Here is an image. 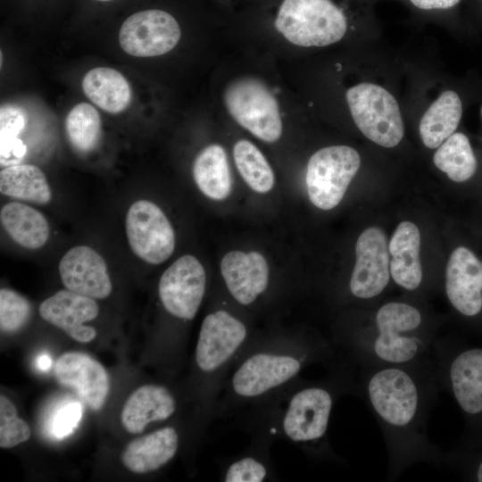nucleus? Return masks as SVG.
Instances as JSON below:
<instances>
[{
    "label": "nucleus",
    "instance_id": "obj_29",
    "mask_svg": "<svg viewBox=\"0 0 482 482\" xmlns=\"http://www.w3.org/2000/svg\"><path fill=\"white\" fill-rule=\"evenodd\" d=\"M254 447L226 464L221 472L225 482H262L270 479L272 470L268 456L270 436L261 433Z\"/></svg>",
    "mask_w": 482,
    "mask_h": 482
},
{
    "label": "nucleus",
    "instance_id": "obj_37",
    "mask_svg": "<svg viewBox=\"0 0 482 482\" xmlns=\"http://www.w3.org/2000/svg\"><path fill=\"white\" fill-rule=\"evenodd\" d=\"M421 10H444L456 5L461 0H409Z\"/></svg>",
    "mask_w": 482,
    "mask_h": 482
},
{
    "label": "nucleus",
    "instance_id": "obj_33",
    "mask_svg": "<svg viewBox=\"0 0 482 482\" xmlns=\"http://www.w3.org/2000/svg\"><path fill=\"white\" fill-rule=\"evenodd\" d=\"M31 315L27 298L10 288L0 290V328L4 333H15L22 328Z\"/></svg>",
    "mask_w": 482,
    "mask_h": 482
},
{
    "label": "nucleus",
    "instance_id": "obj_30",
    "mask_svg": "<svg viewBox=\"0 0 482 482\" xmlns=\"http://www.w3.org/2000/svg\"><path fill=\"white\" fill-rule=\"evenodd\" d=\"M236 166L245 183L257 193H267L274 185V173L262 152L250 141L238 140L233 148Z\"/></svg>",
    "mask_w": 482,
    "mask_h": 482
},
{
    "label": "nucleus",
    "instance_id": "obj_17",
    "mask_svg": "<svg viewBox=\"0 0 482 482\" xmlns=\"http://www.w3.org/2000/svg\"><path fill=\"white\" fill-rule=\"evenodd\" d=\"M59 273L64 287L75 293L104 299L112 292L106 262L89 246L77 245L67 251L59 262Z\"/></svg>",
    "mask_w": 482,
    "mask_h": 482
},
{
    "label": "nucleus",
    "instance_id": "obj_16",
    "mask_svg": "<svg viewBox=\"0 0 482 482\" xmlns=\"http://www.w3.org/2000/svg\"><path fill=\"white\" fill-rule=\"evenodd\" d=\"M54 374L58 383L71 388L91 410L99 411L104 405L110 379L103 365L81 352H67L55 361Z\"/></svg>",
    "mask_w": 482,
    "mask_h": 482
},
{
    "label": "nucleus",
    "instance_id": "obj_31",
    "mask_svg": "<svg viewBox=\"0 0 482 482\" xmlns=\"http://www.w3.org/2000/svg\"><path fill=\"white\" fill-rule=\"evenodd\" d=\"M65 129L76 151L89 153L96 147L101 137L102 121L99 112L93 105L79 103L69 112Z\"/></svg>",
    "mask_w": 482,
    "mask_h": 482
},
{
    "label": "nucleus",
    "instance_id": "obj_38",
    "mask_svg": "<svg viewBox=\"0 0 482 482\" xmlns=\"http://www.w3.org/2000/svg\"><path fill=\"white\" fill-rule=\"evenodd\" d=\"M51 364V361L48 356H42L38 360V366L41 370H47Z\"/></svg>",
    "mask_w": 482,
    "mask_h": 482
},
{
    "label": "nucleus",
    "instance_id": "obj_26",
    "mask_svg": "<svg viewBox=\"0 0 482 482\" xmlns=\"http://www.w3.org/2000/svg\"><path fill=\"white\" fill-rule=\"evenodd\" d=\"M193 177L197 187L212 200H223L231 192L232 179L224 148L212 144L204 148L193 165Z\"/></svg>",
    "mask_w": 482,
    "mask_h": 482
},
{
    "label": "nucleus",
    "instance_id": "obj_24",
    "mask_svg": "<svg viewBox=\"0 0 482 482\" xmlns=\"http://www.w3.org/2000/svg\"><path fill=\"white\" fill-rule=\"evenodd\" d=\"M1 224L9 237L27 249L42 247L49 237V225L45 216L29 205L12 202L0 212Z\"/></svg>",
    "mask_w": 482,
    "mask_h": 482
},
{
    "label": "nucleus",
    "instance_id": "obj_6",
    "mask_svg": "<svg viewBox=\"0 0 482 482\" xmlns=\"http://www.w3.org/2000/svg\"><path fill=\"white\" fill-rule=\"evenodd\" d=\"M253 337L248 325L226 309H217L203 320L194 357L209 408L217 396L219 401L230 368Z\"/></svg>",
    "mask_w": 482,
    "mask_h": 482
},
{
    "label": "nucleus",
    "instance_id": "obj_39",
    "mask_svg": "<svg viewBox=\"0 0 482 482\" xmlns=\"http://www.w3.org/2000/svg\"><path fill=\"white\" fill-rule=\"evenodd\" d=\"M99 1H111V0H99Z\"/></svg>",
    "mask_w": 482,
    "mask_h": 482
},
{
    "label": "nucleus",
    "instance_id": "obj_12",
    "mask_svg": "<svg viewBox=\"0 0 482 482\" xmlns=\"http://www.w3.org/2000/svg\"><path fill=\"white\" fill-rule=\"evenodd\" d=\"M446 297L470 330L479 338L482 328V262L468 248L460 246L451 254L445 270Z\"/></svg>",
    "mask_w": 482,
    "mask_h": 482
},
{
    "label": "nucleus",
    "instance_id": "obj_34",
    "mask_svg": "<svg viewBox=\"0 0 482 482\" xmlns=\"http://www.w3.org/2000/svg\"><path fill=\"white\" fill-rule=\"evenodd\" d=\"M31 430L28 423L18 416L13 403L0 395V446L12 448L29 439Z\"/></svg>",
    "mask_w": 482,
    "mask_h": 482
},
{
    "label": "nucleus",
    "instance_id": "obj_5",
    "mask_svg": "<svg viewBox=\"0 0 482 482\" xmlns=\"http://www.w3.org/2000/svg\"><path fill=\"white\" fill-rule=\"evenodd\" d=\"M433 359L442 390L463 416L462 435L482 436V340L438 337Z\"/></svg>",
    "mask_w": 482,
    "mask_h": 482
},
{
    "label": "nucleus",
    "instance_id": "obj_13",
    "mask_svg": "<svg viewBox=\"0 0 482 482\" xmlns=\"http://www.w3.org/2000/svg\"><path fill=\"white\" fill-rule=\"evenodd\" d=\"M206 288L205 270L193 255L175 261L161 276L158 295L164 310L181 320H193L203 302Z\"/></svg>",
    "mask_w": 482,
    "mask_h": 482
},
{
    "label": "nucleus",
    "instance_id": "obj_35",
    "mask_svg": "<svg viewBox=\"0 0 482 482\" xmlns=\"http://www.w3.org/2000/svg\"><path fill=\"white\" fill-rule=\"evenodd\" d=\"M82 417V405L79 402H70L59 407L50 421V431L57 438L69 436L77 427Z\"/></svg>",
    "mask_w": 482,
    "mask_h": 482
},
{
    "label": "nucleus",
    "instance_id": "obj_20",
    "mask_svg": "<svg viewBox=\"0 0 482 482\" xmlns=\"http://www.w3.org/2000/svg\"><path fill=\"white\" fill-rule=\"evenodd\" d=\"M177 411V400L162 385H144L127 399L120 414L121 424L131 434L142 433L151 422L164 421Z\"/></svg>",
    "mask_w": 482,
    "mask_h": 482
},
{
    "label": "nucleus",
    "instance_id": "obj_10",
    "mask_svg": "<svg viewBox=\"0 0 482 482\" xmlns=\"http://www.w3.org/2000/svg\"><path fill=\"white\" fill-rule=\"evenodd\" d=\"M361 164L358 152L347 145L321 148L309 159L306 187L310 201L321 210L336 207L357 173Z\"/></svg>",
    "mask_w": 482,
    "mask_h": 482
},
{
    "label": "nucleus",
    "instance_id": "obj_1",
    "mask_svg": "<svg viewBox=\"0 0 482 482\" xmlns=\"http://www.w3.org/2000/svg\"><path fill=\"white\" fill-rule=\"evenodd\" d=\"M353 372V393L365 402L383 433L388 480L417 463L443 465L444 453L428 435V417L442 390L434 359Z\"/></svg>",
    "mask_w": 482,
    "mask_h": 482
},
{
    "label": "nucleus",
    "instance_id": "obj_14",
    "mask_svg": "<svg viewBox=\"0 0 482 482\" xmlns=\"http://www.w3.org/2000/svg\"><path fill=\"white\" fill-rule=\"evenodd\" d=\"M180 37L176 19L165 11L153 9L126 19L119 32V43L132 56L152 57L171 51Z\"/></svg>",
    "mask_w": 482,
    "mask_h": 482
},
{
    "label": "nucleus",
    "instance_id": "obj_2",
    "mask_svg": "<svg viewBox=\"0 0 482 482\" xmlns=\"http://www.w3.org/2000/svg\"><path fill=\"white\" fill-rule=\"evenodd\" d=\"M334 356L331 340L318 336L253 337L223 382L218 410L259 407L300 379L308 366L330 363Z\"/></svg>",
    "mask_w": 482,
    "mask_h": 482
},
{
    "label": "nucleus",
    "instance_id": "obj_28",
    "mask_svg": "<svg viewBox=\"0 0 482 482\" xmlns=\"http://www.w3.org/2000/svg\"><path fill=\"white\" fill-rule=\"evenodd\" d=\"M435 165L455 182L470 179L477 170V160L469 138L462 133H453L436 151Z\"/></svg>",
    "mask_w": 482,
    "mask_h": 482
},
{
    "label": "nucleus",
    "instance_id": "obj_22",
    "mask_svg": "<svg viewBox=\"0 0 482 482\" xmlns=\"http://www.w3.org/2000/svg\"><path fill=\"white\" fill-rule=\"evenodd\" d=\"M420 234L411 221L401 222L388 244L390 275L406 291L417 290L422 282L420 261Z\"/></svg>",
    "mask_w": 482,
    "mask_h": 482
},
{
    "label": "nucleus",
    "instance_id": "obj_11",
    "mask_svg": "<svg viewBox=\"0 0 482 482\" xmlns=\"http://www.w3.org/2000/svg\"><path fill=\"white\" fill-rule=\"evenodd\" d=\"M126 235L132 252L144 262L160 264L175 248V233L164 212L148 200H137L128 210Z\"/></svg>",
    "mask_w": 482,
    "mask_h": 482
},
{
    "label": "nucleus",
    "instance_id": "obj_25",
    "mask_svg": "<svg viewBox=\"0 0 482 482\" xmlns=\"http://www.w3.org/2000/svg\"><path fill=\"white\" fill-rule=\"evenodd\" d=\"M462 115V104L453 90L443 92L428 107L420 122V135L423 144L437 148L456 130Z\"/></svg>",
    "mask_w": 482,
    "mask_h": 482
},
{
    "label": "nucleus",
    "instance_id": "obj_18",
    "mask_svg": "<svg viewBox=\"0 0 482 482\" xmlns=\"http://www.w3.org/2000/svg\"><path fill=\"white\" fill-rule=\"evenodd\" d=\"M98 312L99 308L94 298L67 288L46 298L39 306L43 320L62 329L79 343H88L96 337V329L84 323L96 319Z\"/></svg>",
    "mask_w": 482,
    "mask_h": 482
},
{
    "label": "nucleus",
    "instance_id": "obj_7",
    "mask_svg": "<svg viewBox=\"0 0 482 482\" xmlns=\"http://www.w3.org/2000/svg\"><path fill=\"white\" fill-rule=\"evenodd\" d=\"M275 27L294 45L326 46L343 38L347 20L331 0H284Z\"/></svg>",
    "mask_w": 482,
    "mask_h": 482
},
{
    "label": "nucleus",
    "instance_id": "obj_8",
    "mask_svg": "<svg viewBox=\"0 0 482 482\" xmlns=\"http://www.w3.org/2000/svg\"><path fill=\"white\" fill-rule=\"evenodd\" d=\"M225 106L233 119L253 136L268 143L282 134V120L278 102L262 80L241 77L226 87Z\"/></svg>",
    "mask_w": 482,
    "mask_h": 482
},
{
    "label": "nucleus",
    "instance_id": "obj_9",
    "mask_svg": "<svg viewBox=\"0 0 482 482\" xmlns=\"http://www.w3.org/2000/svg\"><path fill=\"white\" fill-rule=\"evenodd\" d=\"M345 97L354 123L366 137L384 147L400 143L403 121L396 100L386 89L365 82L350 87Z\"/></svg>",
    "mask_w": 482,
    "mask_h": 482
},
{
    "label": "nucleus",
    "instance_id": "obj_32",
    "mask_svg": "<svg viewBox=\"0 0 482 482\" xmlns=\"http://www.w3.org/2000/svg\"><path fill=\"white\" fill-rule=\"evenodd\" d=\"M443 464L463 480L482 482V436L462 435L451 451L444 453Z\"/></svg>",
    "mask_w": 482,
    "mask_h": 482
},
{
    "label": "nucleus",
    "instance_id": "obj_36",
    "mask_svg": "<svg viewBox=\"0 0 482 482\" xmlns=\"http://www.w3.org/2000/svg\"><path fill=\"white\" fill-rule=\"evenodd\" d=\"M25 112L14 105H4L0 111V141L19 137L26 126Z\"/></svg>",
    "mask_w": 482,
    "mask_h": 482
},
{
    "label": "nucleus",
    "instance_id": "obj_3",
    "mask_svg": "<svg viewBox=\"0 0 482 482\" xmlns=\"http://www.w3.org/2000/svg\"><path fill=\"white\" fill-rule=\"evenodd\" d=\"M436 328L416 305L387 302L368 322L337 333L331 340L334 357L353 370L427 362L433 360Z\"/></svg>",
    "mask_w": 482,
    "mask_h": 482
},
{
    "label": "nucleus",
    "instance_id": "obj_15",
    "mask_svg": "<svg viewBox=\"0 0 482 482\" xmlns=\"http://www.w3.org/2000/svg\"><path fill=\"white\" fill-rule=\"evenodd\" d=\"M356 262L348 284L356 299L370 300L381 295L390 279L389 251L384 231L366 229L355 245Z\"/></svg>",
    "mask_w": 482,
    "mask_h": 482
},
{
    "label": "nucleus",
    "instance_id": "obj_23",
    "mask_svg": "<svg viewBox=\"0 0 482 482\" xmlns=\"http://www.w3.org/2000/svg\"><path fill=\"white\" fill-rule=\"evenodd\" d=\"M84 94L99 108L119 113L129 105L132 92L129 83L118 71L97 67L86 73L82 79Z\"/></svg>",
    "mask_w": 482,
    "mask_h": 482
},
{
    "label": "nucleus",
    "instance_id": "obj_27",
    "mask_svg": "<svg viewBox=\"0 0 482 482\" xmlns=\"http://www.w3.org/2000/svg\"><path fill=\"white\" fill-rule=\"evenodd\" d=\"M1 194L36 204H46L52 192L43 171L32 164H13L0 172Z\"/></svg>",
    "mask_w": 482,
    "mask_h": 482
},
{
    "label": "nucleus",
    "instance_id": "obj_21",
    "mask_svg": "<svg viewBox=\"0 0 482 482\" xmlns=\"http://www.w3.org/2000/svg\"><path fill=\"white\" fill-rule=\"evenodd\" d=\"M179 445L178 430L167 426L131 441L123 450L120 459L129 471L145 474L170 462L175 457Z\"/></svg>",
    "mask_w": 482,
    "mask_h": 482
},
{
    "label": "nucleus",
    "instance_id": "obj_4",
    "mask_svg": "<svg viewBox=\"0 0 482 482\" xmlns=\"http://www.w3.org/2000/svg\"><path fill=\"white\" fill-rule=\"evenodd\" d=\"M331 364L326 378L313 381L301 378L259 406L274 432L318 461L339 460L329 445V420L338 397L354 390L353 370L341 362Z\"/></svg>",
    "mask_w": 482,
    "mask_h": 482
},
{
    "label": "nucleus",
    "instance_id": "obj_19",
    "mask_svg": "<svg viewBox=\"0 0 482 482\" xmlns=\"http://www.w3.org/2000/svg\"><path fill=\"white\" fill-rule=\"evenodd\" d=\"M220 272L229 295L243 306L253 304L269 286V266L258 252L227 253L220 262Z\"/></svg>",
    "mask_w": 482,
    "mask_h": 482
}]
</instances>
